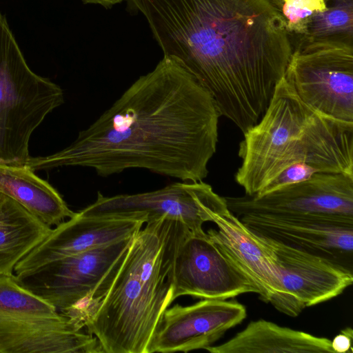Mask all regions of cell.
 I'll return each instance as SVG.
<instances>
[{"mask_svg":"<svg viewBox=\"0 0 353 353\" xmlns=\"http://www.w3.org/2000/svg\"><path fill=\"white\" fill-rule=\"evenodd\" d=\"M240 221L257 236L316 254L352 270L353 217L332 214L248 213Z\"/></svg>","mask_w":353,"mask_h":353,"instance_id":"30bf717a","label":"cell"},{"mask_svg":"<svg viewBox=\"0 0 353 353\" xmlns=\"http://www.w3.org/2000/svg\"><path fill=\"white\" fill-rule=\"evenodd\" d=\"M305 38L293 50L285 78L316 112L353 123L352 37Z\"/></svg>","mask_w":353,"mask_h":353,"instance_id":"ba28073f","label":"cell"},{"mask_svg":"<svg viewBox=\"0 0 353 353\" xmlns=\"http://www.w3.org/2000/svg\"><path fill=\"white\" fill-rule=\"evenodd\" d=\"M227 209L225 198L215 193L210 185L203 181H181L157 190L132 194L105 196L99 192L95 201L77 213L85 217L141 219L145 223L169 219L202 235L205 234L203 224L212 222V214Z\"/></svg>","mask_w":353,"mask_h":353,"instance_id":"9c48e42d","label":"cell"},{"mask_svg":"<svg viewBox=\"0 0 353 353\" xmlns=\"http://www.w3.org/2000/svg\"><path fill=\"white\" fill-rule=\"evenodd\" d=\"M218 229L207 234L211 240L259 290L270 303L280 290L274 252L267 242L250 232L229 208L212 214Z\"/></svg>","mask_w":353,"mask_h":353,"instance_id":"2e32d148","label":"cell"},{"mask_svg":"<svg viewBox=\"0 0 353 353\" xmlns=\"http://www.w3.org/2000/svg\"><path fill=\"white\" fill-rule=\"evenodd\" d=\"M0 192L51 228L76 213L48 182L37 176L26 165L0 163Z\"/></svg>","mask_w":353,"mask_h":353,"instance_id":"ac0fdd59","label":"cell"},{"mask_svg":"<svg viewBox=\"0 0 353 353\" xmlns=\"http://www.w3.org/2000/svg\"><path fill=\"white\" fill-rule=\"evenodd\" d=\"M352 0H339L336 5L315 11L311 16L305 37L323 38L336 35L352 37Z\"/></svg>","mask_w":353,"mask_h":353,"instance_id":"ffe728a7","label":"cell"},{"mask_svg":"<svg viewBox=\"0 0 353 353\" xmlns=\"http://www.w3.org/2000/svg\"><path fill=\"white\" fill-rule=\"evenodd\" d=\"M83 325L21 285L0 274V353H101Z\"/></svg>","mask_w":353,"mask_h":353,"instance_id":"8992f818","label":"cell"},{"mask_svg":"<svg viewBox=\"0 0 353 353\" xmlns=\"http://www.w3.org/2000/svg\"><path fill=\"white\" fill-rule=\"evenodd\" d=\"M263 239L274 252L280 286L270 303L281 312L296 316L306 307L339 296L353 283L352 271L341 264Z\"/></svg>","mask_w":353,"mask_h":353,"instance_id":"8fae6325","label":"cell"},{"mask_svg":"<svg viewBox=\"0 0 353 353\" xmlns=\"http://www.w3.org/2000/svg\"><path fill=\"white\" fill-rule=\"evenodd\" d=\"M52 228L0 192V274L12 275L17 263Z\"/></svg>","mask_w":353,"mask_h":353,"instance_id":"d6986e66","label":"cell"},{"mask_svg":"<svg viewBox=\"0 0 353 353\" xmlns=\"http://www.w3.org/2000/svg\"><path fill=\"white\" fill-rule=\"evenodd\" d=\"M190 230L180 221L146 223L134 236L109 290L85 322L103 353H148L173 297V263Z\"/></svg>","mask_w":353,"mask_h":353,"instance_id":"3957f363","label":"cell"},{"mask_svg":"<svg viewBox=\"0 0 353 353\" xmlns=\"http://www.w3.org/2000/svg\"><path fill=\"white\" fill-rule=\"evenodd\" d=\"M145 223L125 218L85 217L75 214L49 234L16 265L14 274L50 262L134 236Z\"/></svg>","mask_w":353,"mask_h":353,"instance_id":"9a60e30c","label":"cell"},{"mask_svg":"<svg viewBox=\"0 0 353 353\" xmlns=\"http://www.w3.org/2000/svg\"><path fill=\"white\" fill-rule=\"evenodd\" d=\"M170 59L243 134L265 113L293 49L272 0H129Z\"/></svg>","mask_w":353,"mask_h":353,"instance_id":"6da1fadb","label":"cell"},{"mask_svg":"<svg viewBox=\"0 0 353 353\" xmlns=\"http://www.w3.org/2000/svg\"><path fill=\"white\" fill-rule=\"evenodd\" d=\"M205 350L211 353H334L327 338L263 319L251 321L230 340Z\"/></svg>","mask_w":353,"mask_h":353,"instance_id":"e0dca14e","label":"cell"},{"mask_svg":"<svg viewBox=\"0 0 353 353\" xmlns=\"http://www.w3.org/2000/svg\"><path fill=\"white\" fill-rule=\"evenodd\" d=\"M221 117L210 93L183 68L163 57L64 149L30 157L32 171L63 166L108 176L132 168L203 181L216 150Z\"/></svg>","mask_w":353,"mask_h":353,"instance_id":"7a4b0ae2","label":"cell"},{"mask_svg":"<svg viewBox=\"0 0 353 353\" xmlns=\"http://www.w3.org/2000/svg\"><path fill=\"white\" fill-rule=\"evenodd\" d=\"M283 2L290 1V0H283ZM300 1L304 3L306 6L310 8L313 11L322 10L327 8L325 0H292Z\"/></svg>","mask_w":353,"mask_h":353,"instance_id":"603a6c76","label":"cell"},{"mask_svg":"<svg viewBox=\"0 0 353 353\" xmlns=\"http://www.w3.org/2000/svg\"><path fill=\"white\" fill-rule=\"evenodd\" d=\"M133 237L58 259L14 275L61 314L85 322L109 290Z\"/></svg>","mask_w":353,"mask_h":353,"instance_id":"52a82bcc","label":"cell"},{"mask_svg":"<svg viewBox=\"0 0 353 353\" xmlns=\"http://www.w3.org/2000/svg\"><path fill=\"white\" fill-rule=\"evenodd\" d=\"M246 315L245 307L234 301L205 299L188 306L175 304L163 312L148 353L205 350Z\"/></svg>","mask_w":353,"mask_h":353,"instance_id":"5bb4252c","label":"cell"},{"mask_svg":"<svg viewBox=\"0 0 353 353\" xmlns=\"http://www.w3.org/2000/svg\"><path fill=\"white\" fill-rule=\"evenodd\" d=\"M63 102L61 87L28 67L0 12V163L26 165L32 133Z\"/></svg>","mask_w":353,"mask_h":353,"instance_id":"5b68a950","label":"cell"},{"mask_svg":"<svg viewBox=\"0 0 353 353\" xmlns=\"http://www.w3.org/2000/svg\"><path fill=\"white\" fill-rule=\"evenodd\" d=\"M85 3L100 4L103 7L108 8L112 6L121 3L123 0H82Z\"/></svg>","mask_w":353,"mask_h":353,"instance_id":"cb8c5ba5","label":"cell"},{"mask_svg":"<svg viewBox=\"0 0 353 353\" xmlns=\"http://www.w3.org/2000/svg\"><path fill=\"white\" fill-rule=\"evenodd\" d=\"M239 216L248 213L332 214L353 217V176L316 173L260 196L224 197Z\"/></svg>","mask_w":353,"mask_h":353,"instance_id":"4fadbf2b","label":"cell"},{"mask_svg":"<svg viewBox=\"0 0 353 353\" xmlns=\"http://www.w3.org/2000/svg\"><path fill=\"white\" fill-rule=\"evenodd\" d=\"M239 144L235 181L254 196L292 165L353 176V123L323 115L303 102L283 77L259 121Z\"/></svg>","mask_w":353,"mask_h":353,"instance_id":"277c9868","label":"cell"},{"mask_svg":"<svg viewBox=\"0 0 353 353\" xmlns=\"http://www.w3.org/2000/svg\"><path fill=\"white\" fill-rule=\"evenodd\" d=\"M314 11L312 10L304 3L296 1L284 2L282 13L287 21L289 32L306 33L309 20Z\"/></svg>","mask_w":353,"mask_h":353,"instance_id":"44dd1931","label":"cell"},{"mask_svg":"<svg viewBox=\"0 0 353 353\" xmlns=\"http://www.w3.org/2000/svg\"><path fill=\"white\" fill-rule=\"evenodd\" d=\"M173 297L190 295L226 300L259 290L211 240L190 231L181 241L173 263Z\"/></svg>","mask_w":353,"mask_h":353,"instance_id":"7c38bea8","label":"cell"},{"mask_svg":"<svg viewBox=\"0 0 353 353\" xmlns=\"http://www.w3.org/2000/svg\"><path fill=\"white\" fill-rule=\"evenodd\" d=\"M353 331L350 327L341 330L332 341L331 346L334 353L352 352V341Z\"/></svg>","mask_w":353,"mask_h":353,"instance_id":"7402d4cb","label":"cell"}]
</instances>
